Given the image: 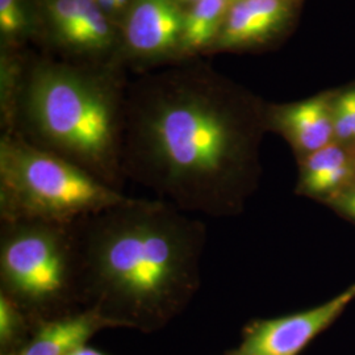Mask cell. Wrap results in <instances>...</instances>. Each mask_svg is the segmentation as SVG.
<instances>
[{"mask_svg": "<svg viewBox=\"0 0 355 355\" xmlns=\"http://www.w3.org/2000/svg\"><path fill=\"white\" fill-rule=\"evenodd\" d=\"M257 117L205 64L144 73L125 82L123 173L186 214L236 212L252 182Z\"/></svg>", "mask_w": 355, "mask_h": 355, "instance_id": "obj_1", "label": "cell"}, {"mask_svg": "<svg viewBox=\"0 0 355 355\" xmlns=\"http://www.w3.org/2000/svg\"><path fill=\"white\" fill-rule=\"evenodd\" d=\"M74 229L85 306L112 328L164 329L200 288L207 227L174 204L127 196Z\"/></svg>", "mask_w": 355, "mask_h": 355, "instance_id": "obj_2", "label": "cell"}, {"mask_svg": "<svg viewBox=\"0 0 355 355\" xmlns=\"http://www.w3.org/2000/svg\"><path fill=\"white\" fill-rule=\"evenodd\" d=\"M124 91L114 76L36 60L3 89V127L121 192Z\"/></svg>", "mask_w": 355, "mask_h": 355, "instance_id": "obj_3", "label": "cell"}, {"mask_svg": "<svg viewBox=\"0 0 355 355\" xmlns=\"http://www.w3.org/2000/svg\"><path fill=\"white\" fill-rule=\"evenodd\" d=\"M0 295L35 327L86 309L74 224L0 221Z\"/></svg>", "mask_w": 355, "mask_h": 355, "instance_id": "obj_4", "label": "cell"}, {"mask_svg": "<svg viewBox=\"0 0 355 355\" xmlns=\"http://www.w3.org/2000/svg\"><path fill=\"white\" fill-rule=\"evenodd\" d=\"M127 196L61 157L4 132L0 140V221L74 224Z\"/></svg>", "mask_w": 355, "mask_h": 355, "instance_id": "obj_5", "label": "cell"}, {"mask_svg": "<svg viewBox=\"0 0 355 355\" xmlns=\"http://www.w3.org/2000/svg\"><path fill=\"white\" fill-rule=\"evenodd\" d=\"M355 299V284L329 302L288 316L255 320L240 345L225 355H299Z\"/></svg>", "mask_w": 355, "mask_h": 355, "instance_id": "obj_6", "label": "cell"}, {"mask_svg": "<svg viewBox=\"0 0 355 355\" xmlns=\"http://www.w3.org/2000/svg\"><path fill=\"white\" fill-rule=\"evenodd\" d=\"M184 12L178 0H133L123 26L128 53L139 60H162L182 49Z\"/></svg>", "mask_w": 355, "mask_h": 355, "instance_id": "obj_7", "label": "cell"}, {"mask_svg": "<svg viewBox=\"0 0 355 355\" xmlns=\"http://www.w3.org/2000/svg\"><path fill=\"white\" fill-rule=\"evenodd\" d=\"M291 0H234L214 48H253L279 36L292 17Z\"/></svg>", "mask_w": 355, "mask_h": 355, "instance_id": "obj_8", "label": "cell"}, {"mask_svg": "<svg viewBox=\"0 0 355 355\" xmlns=\"http://www.w3.org/2000/svg\"><path fill=\"white\" fill-rule=\"evenodd\" d=\"M267 120L305 157L334 140L333 107L321 96L277 107L267 116Z\"/></svg>", "mask_w": 355, "mask_h": 355, "instance_id": "obj_9", "label": "cell"}, {"mask_svg": "<svg viewBox=\"0 0 355 355\" xmlns=\"http://www.w3.org/2000/svg\"><path fill=\"white\" fill-rule=\"evenodd\" d=\"M111 324L94 309L44 321L36 325L29 341L16 355H69Z\"/></svg>", "mask_w": 355, "mask_h": 355, "instance_id": "obj_10", "label": "cell"}, {"mask_svg": "<svg viewBox=\"0 0 355 355\" xmlns=\"http://www.w3.org/2000/svg\"><path fill=\"white\" fill-rule=\"evenodd\" d=\"M354 180V157L343 145L331 142L303 159L297 192L330 198Z\"/></svg>", "mask_w": 355, "mask_h": 355, "instance_id": "obj_11", "label": "cell"}, {"mask_svg": "<svg viewBox=\"0 0 355 355\" xmlns=\"http://www.w3.org/2000/svg\"><path fill=\"white\" fill-rule=\"evenodd\" d=\"M230 0H198L184 12L180 53L214 46L225 21Z\"/></svg>", "mask_w": 355, "mask_h": 355, "instance_id": "obj_12", "label": "cell"}, {"mask_svg": "<svg viewBox=\"0 0 355 355\" xmlns=\"http://www.w3.org/2000/svg\"><path fill=\"white\" fill-rule=\"evenodd\" d=\"M48 19L53 35L64 46L87 51L78 0H49Z\"/></svg>", "mask_w": 355, "mask_h": 355, "instance_id": "obj_13", "label": "cell"}, {"mask_svg": "<svg viewBox=\"0 0 355 355\" xmlns=\"http://www.w3.org/2000/svg\"><path fill=\"white\" fill-rule=\"evenodd\" d=\"M35 328L31 318L17 305L0 295V354L19 353Z\"/></svg>", "mask_w": 355, "mask_h": 355, "instance_id": "obj_14", "label": "cell"}, {"mask_svg": "<svg viewBox=\"0 0 355 355\" xmlns=\"http://www.w3.org/2000/svg\"><path fill=\"white\" fill-rule=\"evenodd\" d=\"M87 51H108L114 42V28L95 0H78Z\"/></svg>", "mask_w": 355, "mask_h": 355, "instance_id": "obj_15", "label": "cell"}, {"mask_svg": "<svg viewBox=\"0 0 355 355\" xmlns=\"http://www.w3.org/2000/svg\"><path fill=\"white\" fill-rule=\"evenodd\" d=\"M334 139L340 142L355 141V89L343 94L333 107Z\"/></svg>", "mask_w": 355, "mask_h": 355, "instance_id": "obj_16", "label": "cell"}, {"mask_svg": "<svg viewBox=\"0 0 355 355\" xmlns=\"http://www.w3.org/2000/svg\"><path fill=\"white\" fill-rule=\"evenodd\" d=\"M28 29L23 0H0V33L6 40H17Z\"/></svg>", "mask_w": 355, "mask_h": 355, "instance_id": "obj_17", "label": "cell"}, {"mask_svg": "<svg viewBox=\"0 0 355 355\" xmlns=\"http://www.w3.org/2000/svg\"><path fill=\"white\" fill-rule=\"evenodd\" d=\"M328 200L337 211L355 220V180L343 190L331 195Z\"/></svg>", "mask_w": 355, "mask_h": 355, "instance_id": "obj_18", "label": "cell"}, {"mask_svg": "<svg viewBox=\"0 0 355 355\" xmlns=\"http://www.w3.org/2000/svg\"><path fill=\"white\" fill-rule=\"evenodd\" d=\"M101 8H102L104 12H114L119 10V6H117V0H95Z\"/></svg>", "mask_w": 355, "mask_h": 355, "instance_id": "obj_19", "label": "cell"}, {"mask_svg": "<svg viewBox=\"0 0 355 355\" xmlns=\"http://www.w3.org/2000/svg\"><path fill=\"white\" fill-rule=\"evenodd\" d=\"M69 355H107L102 353V352H99V350H96V349H94V347H91V346H82V347H79L78 350L76 352H73L71 354Z\"/></svg>", "mask_w": 355, "mask_h": 355, "instance_id": "obj_20", "label": "cell"}, {"mask_svg": "<svg viewBox=\"0 0 355 355\" xmlns=\"http://www.w3.org/2000/svg\"><path fill=\"white\" fill-rule=\"evenodd\" d=\"M128 1H129V0H117V6H119V10L124 8V7H125V6L128 4Z\"/></svg>", "mask_w": 355, "mask_h": 355, "instance_id": "obj_21", "label": "cell"}, {"mask_svg": "<svg viewBox=\"0 0 355 355\" xmlns=\"http://www.w3.org/2000/svg\"><path fill=\"white\" fill-rule=\"evenodd\" d=\"M178 1H186V3H192V4H193V3H196L198 0H178Z\"/></svg>", "mask_w": 355, "mask_h": 355, "instance_id": "obj_22", "label": "cell"}, {"mask_svg": "<svg viewBox=\"0 0 355 355\" xmlns=\"http://www.w3.org/2000/svg\"><path fill=\"white\" fill-rule=\"evenodd\" d=\"M0 355H16V353H15V354H0Z\"/></svg>", "mask_w": 355, "mask_h": 355, "instance_id": "obj_23", "label": "cell"}, {"mask_svg": "<svg viewBox=\"0 0 355 355\" xmlns=\"http://www.w3.org/2000/svg\"><path fill=\"white\" fill-rule=\"evenodd\" d=\"M233 1H234V0H233Z\"/></svg>", "mask_w": 355, "mask_h": 355, "instance_id": "obj_24", "label": "cell"}]
</instances>
